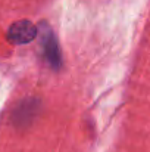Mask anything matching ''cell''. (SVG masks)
I'll return each mask as SVG.
<instances>
[{"label":"cell","instance_id":"obj_1","mask_svg":"<svg viewBox=\"0 0 150 152\" xmlns=\"http://www.w3.org/2000/svg\"><path fill=\"white\" fill-rule=\"evenodd\" d=\"M40 43H41V48H43L44 56H46L49 65L53 69L57 71L62 66V52H60L57 39H56L53 30L46 22H41V25H40Z\"/></svg>","mask_w":150,"mask_h":152},{"label":"cell","instance_id":"obj_2","mask_svg":"<svg viewBox=\"0 0 150 152\" xmlns=\"http://www.w3.org/2000/svg\"><path fill=\"white\" fill-rule=\"evenodd\" d=\"M36 37H37V27L28 19H21L13 22L7 31V39L13 45H28Z\"/></svg>","mask_w":150,"mask_h":152},{"label":"cell","instance_id":"obj_3","mask_svg":"<svg viewBox=\"0 0 150 152\" xmlns=\"http://www.w3.org/2000/svg\"><path fill=\"white\" fill-rule=\"evenodd\" d=\"M38 112H40V101L36 98H30V99L22 101L15 108L12 118L18 126L24 127V126L30 124Z\"/></svg>","mask_w":150,"mask_h":152}]
</instances>
